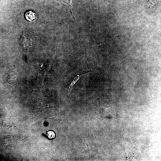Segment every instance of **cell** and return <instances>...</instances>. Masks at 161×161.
<instances>
[{
    "instance_id": "cell-1",
    "label": "cell",
    "mask_w": 161,
    "mask_h": 161,
    "mask_svg": "<svg viewBox=\"0 0 161 161\" xmlns=\"http://www.w3.org/2000/svg\"><path fill=\"white\" fill-rule=\"evenodd\" d=\"M61 3L65 9L67 14L72 13V0H61Z\"/></svg>"
},
{
    "instance_id": "cell-2",
    "label": "cell",
    "mask_w": 161,
    "mask_h": 161,
    "mask_svg": "<svg viewBox=\"0 0 161 161\" xmlns=\"http://www.w3.org/2000/svg\"><path fill=\"white\" fill-rule=\"evenodd\" d=\"M20 41L24 47L27 48L31 46L32 41L26 35H22Z\"/></svg>"
},
{
    "instance_id": "cell-3",
    "label": "cell",
    "mask_w": 161,
    "mask_h": 161,
    "mask_svg": "<svg viewBox=\"0 0 161 161\" xmlns=\"http://www.w3.org/2000/svg\"><path fill=\"white\" fill-rule=\"evenodd\" d=\"M25 16L26 19L29 21H32L36 17V13L31 10L27 12L25 14Z\"/></svg>"
},
{
    "instance_id": "cell-4",
    "label": "cell",
    "mask_w": 161,
    "mask_h": 161,
    "mask_svg": "<svg viewBox=\"0 0 161 161\" xmlns=\"http://www.w3.org/2000/svg\"><path fill=\"white\" fill-rule=\"evenodd\" d=\"M157 0H148L147 5L148 7L151 8L157 3Z\"/></svg>"
},
{
    "instance_id": "cell-5",
    "label": "cell",
    "mask_w": 161,
    "mask_h": 161,
    "mask_svg": "<svg viewBox=\"0 0 161 161\" xmlns=\"http://www.w3.org/2000/svg\"><path fill=\"white\" fill-rule=\"evenodd\" d=\"M81 76V75L80 76L78 75L71 82V83L69 86V88L70 89V90L71 89L73 85L79 79Z\"/></svg>"
},
{
    "instance_id": "cell-6",
    "label": "cell",
    "mask_w": 161,
    "mask_h": 161,
    "mask_svg": "<svg viewBox=\"0 0 161 161\" xmlns=\"http://www.w3.org/2000/svg\"><path fill=\"white\" fill-rule=\"evenodd\" d=\"M46 135L49 139H52L55 137V134L54 132L52 131H49L47 133Z\"/></svg>"
}]
</instances>
